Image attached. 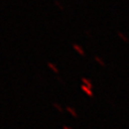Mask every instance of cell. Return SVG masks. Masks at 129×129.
Returning <instances> with one entry per match:
<instances>
[{"instance_id": "cell-1", "label": "cell", "mask_w": 129, "mask_h": 129, "mask_svg": "<svg viewBox=\"0 0 129 129\" xmlns=\"http://www.w3.org/2000/svg\"><path fill=\"white\" fill-rule=\"evenodd\" d=\"M81 89H82V91L84 93H86V95H88L89 97H93V92H92V89H90V88H88V87H86L85 85H81Z\"/></svg>"}, {"instance_id": "cell-3", "label": "cell", "mask_w": 129, "mask_h": 129, "mask_svg": "<svg viewBox=\"0 0 129 129\" xmlns=\"http://www.w3.org/2000/svg\"><path fill=\"white\" fill-rule=\"evenodd\" d=\"M73 47H74V49L77 52H78L79 55H84V51L82 50V48H81V47L78 46V45H77V44H74V45H73Z\"/></svg>"}, {"instance_id": "cell-2", "label": "cell", "mask_w": 129, "mask_h": 129, "mask_svg": "<svg viewBox=\"0 0 129 129\" xmlns=\"http://www.w3.org/2000/svg\"><path fill=\"white\" fill-rule=\"evenodd\" d=\"M82 82H83V85H85L86 87L90 88V89H92L93 88V85H92V82L89 80V79H87V78H82Z\"/></svg>"}, {"instance_id": "cell-6", "label": "cell", "mask_w": 129, "mask_h": 129, "mask_svg": "<svg viewBox=\"0 0 129 129\" xmlns=\"http://www.w3.org/2000/svg\"><path fill=\"white\" fill-rule=\"evenodd\" d=\"M48 66H49L50 68H52V69H53V71H55V73H57V69H56V67H55L54 64H52V63H48Z\"/></svg>"}, {"instance_id": "cell-4", "label": "cell", "mask_w": 129, "mask_h": 129, "mask_svg": "<svg viewBox=\"0 0 129 129\" xmlns=\"http://www.w3.org/2000/svg\"><path fill=\"white\" fill-rule=\"evenodd\" d=\"M118 36H119V37H120V38H121V39L123 40V41L127 42V43L129 42V40H128V38H127V37H126V36H124V35L122 34V32H120V31H119V32H118Z\"/></svg>"}, {"instance_id": "cell-5", "label": "cell", "mask_w": 129, "mask_h": 129, "mask_svg": "<svg viewBox=\"0 0 129 129\" xmlns=\"http://www.w3.org/2000/svg\"><path fill=\"white\" fill-rule=\"evenodd\" d=\"M95 60L97 61L99 64H101L102 66H105V63H104V61L102 59V58H100L99 56H95Z\"/></svg>"}]
</instances>
